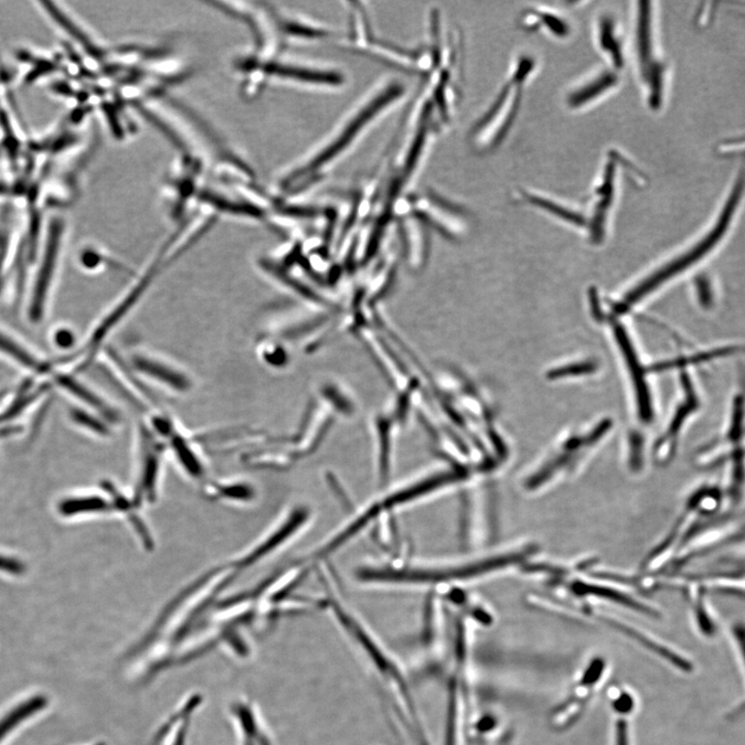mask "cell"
<instances>
[{"mask_svg": "<svg viewBox=\"0 0 745 745\" xmlns=\"http://www.w3.org/2000/svg\"><path fill=\"white\" fill-rule=\"evenodd\" d=\"M403 94V86L397 82H390V85L376 89L375 93L361 102L342 126L338 127L335 134L326 140L327 143L319 146L316 151L307 156V159L301 160L281 176L279 186L282 192H288L297 189L300 182L316 177L318 173L337 162L339 157L344 155L348 151L347 149L356 143V140L367 130L372 121L387 111L388 107L399 101Z\"/></svg>", "mask_w": 745, "mask_h": 745, "instance_id": "cell-1", "label": "cell"}, {"mask_svg": "<svg viewBox=\"0 0 745 745\" xmlns=\"http://www.w3.org/2000/svg\"><path fill=\"white\" fill-rule=\"evenodd\" d=\"M744 201V179H732L727 192H725L723 198L721 207L718 209L716 217L714 221V226H711L708 233L700 240L695 247L685 253L682 258L674 260L667 266L661 268L660 271L655 273L651 277L641 282L631 293H628L625 299V303L621 305L619 309H626L629 306L637 303L645 295L653 291V289L663 284L667 280L673 278L674 275L684 271V268L691 266L693 261L699 260L701 257L709 253L711 250H714L717 243L722 242L724 237L727 235L732 226H733V223L737 216L740 215Z\"/></svg>", "mask_w": 745, "mask_h": 745, "instance_id": "cell-2", "label": "cell"}, {"mask_svg": "<svg viewBox=\"0 0 745 745\" xmlns=\"http://www.w3.org/2000/svg\"><path fill=\"white\" fill-rule=\"evenodd\" d=\"M635 20V51L642 85L648 106L660 111L667 101L670 83V63L661 50L657 10L652 3L638 4Z\"/></svg>", "mask_w": 745, "mask_h": 745, "instance_id": "cell-3", "label": "cell"}, {"mask_svg": "<svg viewBox=\"0 0 745 745\" xmlns=\"http://www.w3.org/2000/svg\"><path fill=\"white\" fill-rule=\"evenodd\" d=\"M535 69V61L531 57H522L512 70L511 78L507 80L495 102L479 120L471 133V143L479 151L492 150L503 143L509 132L521 98L526 79Z\"/></svg>", "mask_w": 745, "mask_h": 745, "instance_id": "cell-4", "label": "cell"}, {"mask_svg": "<svg viewBox=\"0 0 745 745\" xmlns=\"http://www.w3.org/2000/svg\"><path fill=\"white\" fill-rule=\"evenodd\" d=\"M606 431V423H603V426L595 429L594 433L569 437L559 443L526 475L523 479L524 490L529 493L542 491L545 487L557 484L561 479L573 474L582 462L588 458V454L599 442L601 435Z\"/></svg>", "mask_w": 745, "mask_h": 745, "instance_id": "cell-5", "label": "cell"}, {"mask_svg": "<svg viewBox=\"0 0 745 745\" xmlns=\"http://www.w3.org/2000/svg\"><path fill=\"white\" fill-rule=\"evenodd\" d=\"M62 231L63 225L61 221H54L51 224L46 252H45L41 271L37 278L34 297H32L30 306V317L37 323L43 316L45 301H46L49 285L53 277L57 255L60 252Z\"/></svg>", "mask_w": 745, "mask_h": 745, "instance_id": "cell-6", "label": "cell"}, {"mask_svg": "<svg viewBox=\"0 0 745 745\" xmlns=\"http://www.w3.org/2000/svg\"><path fill=\"white\" fill-rule=\"evenodd\" d=\"M619 85V77L614 72L605 70L583 82L568 95V105L571 109H581L594 104L602 96L614 91Z\"/></svg>", "mask_w": 745, "mask_h": 745, "instance_id": "cell-7", "label": "cell"}, {"mask_svg": "<svg viewBox=\"0 0 745 745\" xmlns=\"http://www.w3.org/2000/svg\"><path fill=\"white\" fill-rule=\"evenodd\" d=\"M135 367L143 374L156 379L167 387L176 390L184 391L191 388L188 377L178 372L170 365L146 356H139L134 359Z\"/></svg>", "mask_w": 745, "mask_h": 745, "instance_id": "cell-8", "label": "cell"}, {"mask_svg": "<svg viewBox=\"0 0 745 745\" xmlns=\"http://www.w3.org/2000/svg\"><path fill=\"white\" fill-rule=\"evenodd\" d=\"M597 43L600 49L607 57L613 69L620 70L625 66V56H623L622 38L618 35V24L613 18L605 16L599 22L597 30Z\"/></svg>", "mask_w": 745, "mask_h": 745, "instance_id": "cell-9", "label": "cell"}, {"mask_svg": "<svg viewBox=\"0 0 745 745\" xmlns=\"http://www.w3.org/2000/svg\"><path fill=\"white\" fill-rule=\"evenodd\" d=\"M46 705V699L44 697H36L28 700L17 706L14 709L10 711V714L5 715L0 719V742H2L5 736L10 734L12 730L18 727L24 719H28L32 715L37 714Z\"/></svg>", "mask_w": 745, "mask_h": 745, "instance_id": "cell-10", "label": "cell"}, {"mask_svg": "<svg viewBox=\"0 0 745 745\" xmlns=\"http://www.w3.org/2000/svg\"><path fill=\"white\" fill-rule=\"evenodd\" d=\"M57 381H59L63 389H68L70 394L78 397L80 400L89 405V406L93 407L96 411H99V413H102V415H104L106 419H117L118 415L115 414L114 410L107 406V404L104 401L100 399V397L93 393L92 390L86 388L85 385L77 382L73 378L64 375L57 377Z\"/></svg>", "mask_w": 745, "mask_h": 745, "instance_id": "cell-11", "label": "cell"}, {"mask_svg": "<svg viewBox=\"0 0 745 745\" xmlns=\"http://www.w3.org/2000/svg\"><path fill=\"white\" fill-rule=\"evenodd\" d=\"M522 23L525 28L529 29H537L543 25V28L547 29L552 32V35L559 37H565L569 36V27L564 19L554 14V12L531 11L525 14L522 19Z\"/></svg>", "mask_w": 745, "mask_h": 745, "instance_id": "cell-12", "label": "cell"}, {"mask_svg": "<svg viewBox=\"0 0 745 745\" xmlns=\"http://www.w3.org/2000/svg\"><path fill=\"white\" fill-rule=\"evenodd\" d=\"M610 625L619 629H622L623 633H626L628 635H632V637L640 642V643L645 645V647L650 648L651 651L657 652L660 657H663L667 660L671 661L674 666L680 667L686 672H689L692 669V666L689 664V661H686L683 658L678 657L676 653L672 652L667 648L661 646L660 644L655 643L654 641L651 640L650 638L646 637L645 634L635 631V629L629 627L627 626L622 625L620 622H616L615 620H609Z\"/></svg>", "mask_w": 745, "mask_h": 745, "instance_id": "cell-13", "label": "cell"}, {"mask_svg": "<svg viewBox=\"0 0 745 745\" xmlns=\"http://www.w3.org/2000/svg\"><path fill=\"white\" fill-rule=\"evenodd\" d=\"M0 351L14 358L15 361L20 363L24 367L31 370L43 371V365L34 356H31L28 351L22 349L20 346L12 342L11 339L4 337L2 333H0Z\"/></svg>", "mask_w": 745, "mask_h": 745, "instance_id": "cell-14", "label": "cell"}, {"mask_svg": "<svg viewBox=\"0 0 745 745\" xmlns=\"http://www.w3.org/2000/svg\"><path fill=\"white\" fill-rule=\"evenodd\" d=\"M102 506L104 505L99 498H76L64 500L61 503L60 511L63 516L70 517L80 512L101 511Z\"/></svg>", "mask_w": 745, "mask_h": 745, "instance_id": "cell-15", "label": "cell"}, {"mask_svg": "<svg viewBox=\"0 0 745 745\" xmlns=\"http://www.w3.org/2000/svg\"><path fill=\"white\" fill-rule=\"evenodd\" d=\"M73 420L79 423V425L93 430L94 432L102 434L106 433V428L102 423L99 421H96L94 417L83 413L80 410H74L72 413Z\"/></svg>", "mask_w": 745, "mask_h": 745, "instance_id": "cell-16", "label": "cell"}, {"mask_svg": "<svg viewBox=\"0 0 745 745\" xmlns=\"http://www.w3.org/2000/svg\"><path fill=\"white\" fill-rule=\"evenodd\" d=\"M36 397H37V394L25 396L22 397L21 399L16 400L8 410H5L4 413L0 415V422L14 419V417L20 413L29 404L35 400Z\"/></svg>", "mask_w": 745, "mask_h": 745, "instance_id": "cell-17", "label": "cell"}, {"mask_svg": "<svg viewBox=\"0 0 745 745\" xmlns=\"http://www.w3.org/2000/svg\"><path fill=\"white\" fill-rule=\"evenodd\" d=\"M0 570L11 575H21L24 573L25 567L21 561L11 557L0 556Z\"/></svg>", "mask_w": 745, "mask_h": 745, "instance_id": "cell-18", "label": "cell"}, {"mask_svg": "<svg viewBox=\"0 0 745 745\" xmlns=\"http://www.w3.org/2000/svg\"><path fill=\"white\" fill-rule=\"evenodd\" d=\"M74 335L68 330H61L56 332L55 342L61 348H70L74 344Z\"/></svg>", "mask_w": 745, "mask_h": 745, "instance_id": "cell-19", "label": "cell"}, {"mask_svg": "<svg viewBox=\"0 0 745 745\" xmlns=\"http://www.w3.org/2000/svg\"><path fill=\"white\" fill-rule=\"evenodd\" d=\"M602 667V661H595V663L590 667V669L587 672L585 677H584V683L594 684V682H596L597 678H599Z\"/></svg>", "mask_w": 745, "mask_h": 745, "instance_id": "cell-20", "label": "cell"}, {"mask_svg": "<svg viewBox=\"0 0 745 745\" xmlns=\"http://www.w3.org/2000/svg\"><path fill=\"white\" fill-rule=\"evenodd\" d=\"M734 634L736 639L740 641L741 651L745 658V626L742 625V623H738V625L734 626Z\"/></svg>", "mask_w": 745, "mask_h": 745, "instance_id": "cell-21", "label": "cell"}, {"mask_svg": "<svg viewBox=\"0 0 745 745\" xmlns=\"http://www.w3.org/2000/svg\"><path fill=\"white\" fill-rule=\"evenodd\" d=\"M633 703L631 698L628 696L621 697L618 702L615 703V708L618 711L626 712L632 708Z\"/></svg>", "mask_w": 745, "mask_h": 745, "instance_id": "cell-22", "label": "cell"}, {"mask_svg": "<svg viewBox=\"0 0 745 745\" xmlns=\"http://www.w3.org/2000/svg\"><path fill=\"white\" fill-rule=\"evenodd\" d=\"M618 745H627V730L625 722H619L618 725Z\"/></svg>", "mask_w": 745, "mask_h": 745, "instance_id": "cell-23", "label": "cell"}, {"mask_svg": "<svg viewBox=\"0 0 745 745\" xmlns=\"http://www.w3.org/2000/svg\"><path fill=\"white\" fill-rule=\"evenodd\" d=\"M0 287H2V279H0Z\"/></svg>", "mask_w": 745, "mask_h": 745, "instance_id": "cell-24", "label": "cell"}]
</instances>
